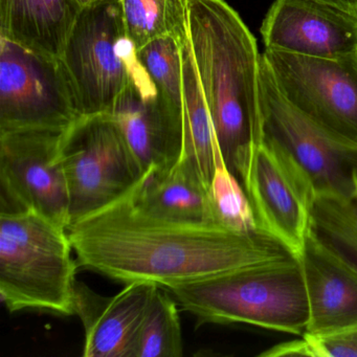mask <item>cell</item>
<instances>
[{"label": "cell", "instance_id": "d4e9b609", "mask_svg": "<svg viewBox=\"0 0 357 357\" xmlns=\"http://www.w3.org/2000/svg\"><path fill=\"white\" fill-rule=\"evenodd\" d=\"M357 17V0H319Z\"/></svg>", "mask_w": 357, "mask_h": 357}, {"label": "cell", "instance_id": "7402d4cb", "mask_svg": "<svg viewBox=\"0 0 357 357\" xmlns=\"http://www.w3.org/2000/svg\"><path fill=\"white\" fill-rule=\"evenodd\" d=\"M208 192L219 225L240 233L259 229L245 190L229 170L219 146L215 152V169Z\"/></svg>", "mask_w": 357, "mask_h": 357}, {"label": "cell", "instance_id": "8fae6325", "mask_svg": "<svg viewBox=\"0 0 357 357\" xmlns=\"http://www.w3.org/2000/svg\"><path fill=\"white\" fill-rule=\"evenodd\" d=\"M66 130L0 131L1 210L33 211L68 229L70 197L60 158Z\"/></svg>", "mask_w": 357, "mask_h": 357}, {"label": "cell", "instance_id": "ac0fdd59", "mask_svg": "<svg viewBox=\"0 0 357 357\" xmlns=\"http://www.w3.org/2000/svg\"><path fill=\"white\" fill-rule=\"evenodd\" d=\"M181 52L183 86V150L181 160L191 162L210 189L218 142L200 86L189 37L181 43Z\"/></svg>", "mask_w": 357, "mask_h": 357}, {"label": "cell", "instance_id": "ba28073f", "mask_svg": "<svg viewBox=\"0 0 357 357\" xmlns=\"http://www.w3.org/2000/svg\"><path fill=\"white\" fill-rule=\"evenodd\" d=\"M261 135L287 152L306 172L315 193H357V145L328 132L292 107L261 57Z\"/></svg>", "mask_w": 357, "mask_h": 357}, {"label": "cell", "instance_id": "8992f818", "mask_svg": "<svg viewBox=\"0 0 357 357\" xmlns=\"http://www.w3.org/2000/svg\"><path fill=\"white\" fill-rule=\"evenodd\" d=\"M234 173L245 190L258 229L285 244L298 260L315 198L308 175L261 132L240 154Z\"/></svg>", "mask_w": 357, "mask_h": 357}, {"label": "cell", "instance_id": "d6986e66", "mask_svg": "<svg viewBox=\"0 0 357 357\" xmlns=\"http://www.w3.org/2000/svg\"><path fill=\"white\" fill-rule=\"evenodd\" d=\"M183 355L178 304L166 288H156L133 342L131 357Z\"/></svg>", "mask_w": 357, "mask_h": 357}, {"label": "cell", "instance_id": "5b68a950", "mask_svg": "<svg viewBox=\"0 0 357 357\" xmlns=\"http://www.w3.org/2000/svg\"><path fill=\"white\" fill-rule=\"evenodd\" d=\"M60 158L68 183L70 225L116 202L145 176L109 114L83 116L72 125L64 133Z\"/></svg>", "mask_w": 357, "mask_h": 357}, {"label": "cell", "instance_id": "5bb4252c", "mask_svg": "<svg viewBox=\"0 0 357 357\" xmlns=\"http://www.w3.org/2000/svg\"><path fill=\"white\" fill-rule=\"evenodd\" d=\"M158 287L135 282L114 296H104L77 281L75 314L84 327L83 356L131 357L137 330Z\"/></svg>", "mask_w": 357, "mask_h": 357}, {"label": "cell", "instance_id": "9c48e42d", "mask_svg": "<svg viewBox=\"0 0 357 357\" xmlns=\"http://www.w3.org/2000/svg\"><path fill=\"white\" fill-rule=\"evenodd\" d=\"M262 57L292 107L357 145V53L327 59L265 49Z\"/></svg>", "mask_w": 357, "mask_h": 357}, {"label": "cell", "instance_id": "7c38bea8", "mask_svg": "<svg viewBox=\"0 0 357 357\" xmlns=\"http://www.w3.org/2000/svg\"><path fill=\"white\" fill-rule=\"evenodd\" d=\"M128 82L114 104L118 123L144 174L172 168L183 155V109L162 97L137 58L128 36L122 40Z\"/></svg>", "mask_w": 357, "mask_h": 357}, {"label": "cell", "instance_id": "30bf717a", "mask_svg": "<svg viewBox=\"0 0 357 357\" xmlns=\"http://www.w3.org/2000/svg\"><path fill=\"white\" fill-rule=\"evenodd\" d=\"M127 36L122 3H99L81 12L62 55L85 116L109 114L127 82L122 51Z\"/></svg>", "mask_w": 357, "mask_h": 357}, {"label": "cell", "instance_id": "3957f363", "mask_svg": "<svg viewBox=\"0 0 357 357\" xmlns=\"http://www.w3.org/2000/svg\"><path fill=\"white\" fill-rule=\"evenodd\" d=\"M66 227L26 210L0 212V298L8 310L75 314L76 261Z\"/></svg>", "mask_w": 357, "mask_h": 357}, {"label": "cell", "instance_id": "e0dca14e", "mask_svg": "<svg viewBox=\"0 0 357 357\" xmlns=\"http://www.w3.org/2000/svg\"><path fill=\"white\" fill-rule=\"evenodd\" d=\"M82 11L79 0H0V37L62 58Z\"/></svg>", "mask_w": 357, "mask_h": 357}, {"label": "cell", "instance_id": "cb8c5ba5", "mask_svg": "<svg viewBox=\"0 0 357 357\" xmlns=\"http://www.w3.org/2000/svg\"><path fill=\"white\" fill-rule=\"evenodd\" d=\"M262 357H357V324L310 333L282 342L261 353Z\"/></svg>", "mask_w": 357, "mask_h": 357}, {"label": "cell", "instance_id": "44dd1931", "mask_svg": "<svg viewBox=\"0 0 357 357\" xmlns=\"http://www.w3.org/2000/svg\"><path fill=\"white\" fill-rule=\"evenodd\" d=\"M311 227L319 239L357 268V193H315Z\"/></svg>", "mask_w": 357, "mask_h": 357}, {"label": "cell", "instance_id": "ffe728a7", "mask_svg": "<svg viewBox=\"0 0 357 357\" xmlns=\"http://www.w3.org/2000/svg\"><path fill=\"white\" fill-rule=\"evenodd\" d=\"M127 36L141 49L152 39L175 37L183 43L188 32V0H120Z\"/></svg>", "mask_w": 357, "mask_h": 357}, {"label": "cell", "instance_id": "4fadbf2b", "mask_svg": "<svg viewBox=\"0 0 357 357\" xmlns=\"http://www.w3.org/2000/svg\"><path fill=\"white\" fill-rule=\"evenodd\" d=\"M260 33L267 50L327 59L357 53V17L319 0H275Z\"/></svg>", "mask_w": 357, "mask_h": 357}, {"label": "cell", "instance_id": "7a4b0ae2", "mask_svg": "<svg viewBox=\"0 0 357 357\" xmlns=\"http://www.w3.org/2000/svg\"><path fill=\"white\" fill-rule=\"evenodd\" d=\"M188 32L215 135L234 173L240 154L260 135L262 55L225 0H188Z\"/></svg>", "mask_w": 357, "mask_h": 357}, {"label": "cell", "instance_id": "9a60e30c", "mask_svg": "<svg viewBox=\"0 0 357 357\" xmlns=\"http://www.w3.org/2000/svg\"><path fill=\"white\" fill-rule=\"evenodd\" d=\"M308 294L306 332L329 331L357 324V268L309 229L298 258Z\"/></svg>", "mask_w": 357, "mask_h": 357}, {"label": "cell", "instance_id": "603a6c76", "mask_svg": "<svg viewBox=\"0 0 357 357\" xmlns=\"http://www.w3.org/2000/svg\"><path fill=\"white\" fill-rule=\"evenodd\" d=\"M181 43L175 37L160 36L137 50V58L162 97L183 109Z\"/></svg>", "mask_w": 357, "mask_h": 357}, {"label": "cell", "instance_id": "52a82bcc", "mask_svg": "<svg viewBox=\"0 0 357 357\" xmlns=\"http://www.w3.org/2000/svg\"><path fill=\"white\" fill-rule=\"evenodd\" d=\"M83 116L61 58L0 37V131L66 130Z\"/></svg>", "mask_w": 357, "mask_h": 357}, {"label": "cell", "instance_id": "2e32d148", "mask_svg": "<svg viewBox=\"0 0 357 357\" xmlns=\"http://www.w3.org/2000/svg\"><path fill=\"white\" fill-rule=\"evenodd\" d=\"M131 195L137 208L151 216L190 225H219L208 185L188 160H179L168 170L148 173L131 190Z\"/></svg>", "mask_w": 357, "mask_h": 357}, {"label": "cell", "instance_id": "6da1fadb", "mask_svg": "<svg viewBox=\"0 0 357 357\" xmlns=\"http://www.w3.org/2000/svg\"><path fill=\"white\" fill-rule=\"evenodd\" d=\"M78 263L122 283L170 289L242 269L298 260L277 238L220 225H190L151 216L131 190L68 229Z\"/></svg>", "mask_w": 357, "mask_h": 357}, {"label": "cell", "instance_id": "277c9868", "mask_svg": "<svg viewBox=\"0 0 357 357\" xmlns=\"http://www.w3.org/2000/svg\"><path fill=\"white\" fill-rule=\"evenodd\" d=\"M204 324H245L292 335L308 327V294L298 260L242 269L167 289Z\"/></svg>", "mask_w": 357, "mask_h": 357}, {"label": "cell", "instance_id": "484cf974", "mask_svg": "<svg viewBox=\"0 0 357 357\" xmlns=\"http://www.w3.org/2000/svg\"><path fill=\"white\" fill-rule=\"evenodd\" d=\"M108 1H114V0H79L82 9L93 7V6L99 5V3H108ZM120 1V0H119Z\"/></svg>", "mask_w": 357, "mask_h": 357}]
</instances>
